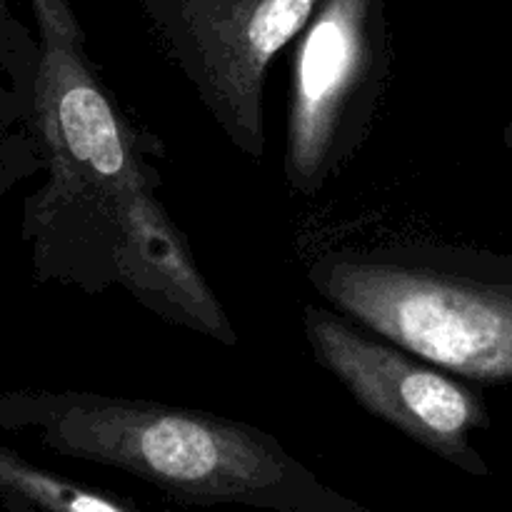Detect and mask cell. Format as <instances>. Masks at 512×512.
<instances>
[{"instance_id":"cell-1","label":"cell","mask_w":512,"mask_h":512,"mask_svg":"<svg viewBox=\"0 0 512 512\" xmlns=\"http://www.w3.org/2000/svg\"><path fill=\"white\" fill-rule=\"evenodd\" d=\"M30 5L38 23L30 135L45 170L23 210L35 278L85 295L123 288L155 318L235 348L238 330L160 195L150 158L163 145L120 110L68 0Z\"/></svg>"},{"instance_id":"cell-2","label":"cell","mask_w":512,"mask_h":512,"mask_svg":"<svg viewBox=\"0 0 512 512\" xmlns=\"http://www.w3.org/2000/svg\"><path fill=\"white\" fill-rule=\"evenodd\" d=\"M0 433L105 465L183 505L270 512H373L338 493L275 435L225 415L80 390H5Z\"/></svg>"},{"instance_id":"cell-3","label":"cell","mask_w":512,"mask_h":512,"mask_svg":"<svg viewBox=\"0 0 512 512\" xmlns=\"http://www.w3.org/2000/svg\"><path fill=\"white\" fill-rule=\"evenodd\" d=\"M308 280L363 328L512 398V253L438 243L338 248L313 260Z\"/></svg>"},{"instance_id":"cell-4","label":"cell","mask_w":512,"mask_h":512,"mask_svg":"<svg viewBox=\"0 0 512 512\" xmlns=\"http://www.w3.org/2000/svg\"><path fill=\"white\" fill-rule=\"evenodd\" d=\"M393 68L385 0H318L295 40L285 180L315 198L373 130Z\"/></svg>"},{"instance_id":"cell-5","label":"cell","mask_w":512,"mask_h":512,"mask_svg":"<svg viewBox=\"0 0 512 512\" xmlns=\"http://www.w3.org/2000/svg\"><path fill=\"white\" fill-rule=\"evenodd\" d=\"M318 0H138L173 68L245 158H265V80Z\"/></svg>"},{"instance_id":"cell-6","label":"cell","mask_w":512,"mask_h":512,"mask_svg":"<svg viewBox=\"0 0 512 512\" xmlns=\"http://www.w3.org/2000/svg\"><path fill=\"white\" fill-rule=\"evenodd\" d=\"M303 333L315 363L360 408L453 468L488 478L473 435L490 428V413L465 380L323 305H303Z\"/></svg>"},{"instance_id":"cell-7","label":"cell","mask_w":512,"mask_h":512,"mask_svg":"<svg viewBox=\"0 0 512 512\" xmlns=\"http://www.w3.org/2000/svg\"><path fill=\"white\" fill-rule=\"evenodd\" d=\"M0 503L15 512H148L33 463L0 443Z\"/></svg>"},{"instance_id":"cell-8","label":"cell","mask_w":512,"mask_h":512,"mask_svg":"<svg viewBox=\"0 0 512 512\" xmlns=\"http://www.w3.org/2000/svg\"><path fill=\"white\" fill-rule=\"evenodd\" d=\"M38 168H43V160H40L38 145L30 133L15 135V138L0 143V193L13 188L18 180Z\"/></svg>"},{"instance_id":"cell-9","label":"cell","mask_w":512,"mask_h":512,"mask_svg":"<svg viewBox=\"0 0 512 512\" xmlns=\"http://www.w3.org/2000/svg\"><path fill=\"white\" fill-rule=\"evenodd\" d=\"M5 25H10V10H8V3L0 0V28H5Z\"/></svg>"},{"instance_id":"cell-10","label":"cell","mask_w":512,"mask_h":512,"mask_svg":"<svg viewBox=\"0 0 512 512\" xmlns=\"http://www.w3.org/2000/svg\"><path fill=\"white\" fill-rule=\"evenodd\" d=\"M503 143L508 145V148L512 150V120L508 125H505V133H503Z\"/></svg>"},{"instance_id":"cell-11","label":"cell","mask_w":512,"mask_h":512,"mask_svg":"<svg viewBox=\"0 0 512 512\" xmlns=\"http://www.w3.org/2000/svg\"><path fill=\"white\" fill-rule=\"evenodd\" d=\"M3 510H5V508H3V503H0V512H3Z\"/></svg>"}]
</instances>
